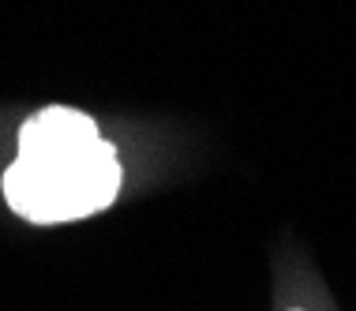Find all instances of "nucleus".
Segmentation results:
<instances>
[{
	"instance_id": "1",
	"label": "nucleus",
	"mask_w": 356,
	"mask_h": 311,
	"mask_svg": "<svg viewBox=\"0 0 356 311\" xmlns=\"http://www.w3.org/2000/svg\"><path fill=\"white\" fill-rule=\"evenodd\" d=\"M120 191L117 150L86 113L42 109L19 131V158L4 173V199L38 225L75 221L105 210Z\"/></svg>"
}]
</instances>
